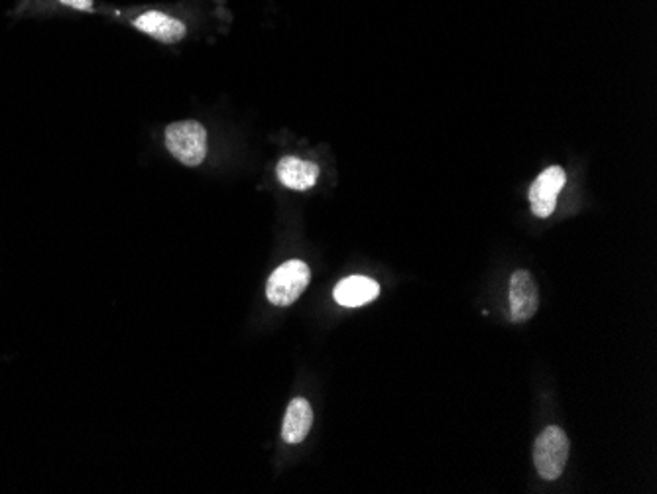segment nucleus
Here are the masks:
<instances>
[{"instance_id":"6","label":"nucleus","mask_w":657,"mask_h":494,"mask_svg":"<svg viewBox=\"0 0 657 494\" xmlns=\"http://www.w3.org/2000/svg\"><path fill=\"white\" fill-rule=\"evenodd\" d=\"M134 26L164 44L180 42L187 32L183 22H180L178 18L166 16L162 12H144L142 16L134 18Z\"/></svg>"},{"instance_id":"9","label":"nucleus","mask_w":657,"mask_h":494,"mask_svg":"<svg viewBox=\"0 0 657 494\" xmlns=\"http://www.w3.org/2000/svg\"><path fill=\"white\" fill-rule=\"evenodd\" d=\"M313 424V410L305 398H294L286 410V418L282 424V437L286 443L296 445L301 443Z\"/></svg>"},{"instance_id":"10","label":"nucleus","mask_w":657,"mask_h":494,"mask_svg":"<svg viewBox=\"0 0 657 494\" xmlns=\"http://www.w3.org/2000/svg\"><path fill=\"white\" fill-rule=\"evenodd\" d=\"M60 2L65 6L75 8V10H85V12L93 10V0H60Z\"/></svg>"},{"instance_id":"4","label":"nucleus","mask_w":657,"mask_h":494,"mask_svg":"<svg viewBox=\"0 0 657 494\" xmlns=\"http://www.w3.org/2000/svg\"><path fill=\"white\" fill-rule=\"evenodd\" d=\"M565 182H567V174L561 166H551L539 174L538 180L530 187V203L536 217L539 219L551 217Z\"/></svg>"},{"instance_id":"1","label":"nucleus","mask_w":657,"mask_h":494,"mask_svg":"<svg viewBox=\"0 0 657 494\" xmlns=\"http://www.w3.org/2000/svg\"><path fill=\"white\" fill-rule=\"evenodd\" d=\"M166 146L183 166H199L207 156V130L197 121H181L166 128Z\"/></svg>"},{"instance_id":"2","label":"nucleus","mask_w":657,"mask_h":494,"mask_svg":"<svg viewBox=\"0 0 657 494\" xmlns=\"http://www.w3.org/2000/svg\"><path fill=\"white\" fill-rule=\"evenodd\" d=\"M569 437L557 426H549L539 433L534 443V463L541 479L555 481L563 475L569 459Z\"/></svg>"},{"instance_id":"3","label":"nucleus","mask_w":657,"mask_h":494,"mask_svg":"<svg viewBox=\"0 0 657 494\" xmlns=\"http://www.w3.org/2000/svg\"><path fill=\"white\" fill-rule=\"evenodd\" d=\"M309 266L301 260H288L268 278L266 298L272 306H292L309 284Z\"/></svg>"},{"instance_id":"7","label":"nucleus","mask_w":657,"mask_h":494,"mask_svg":"<svg viewBox=\"0 0 657 494\" xmlns=\"http://www.w3.org/2000/svg\"><path fill=\"white\" fill-rule=\"evenodd\" d=\"M380 294L378 282L366 278V276H351L341 280L335 286V302L345 308H360L370 302H374Z\"/></svg>"},{"instance_id":"8","label":"nucleus","mask_w":657,"mask_h":494,"mask_svg":"<svg viewBox=\"0 0 657 494\" xmlns=\"http://www.w3.org/2000/svg\"><path fill=\"white\" fill-rule=\"evenodd\" d=\"M276 172H278V180L294 191L311 189L317 184V178H319L317 164L301 160V158H294V156L280 160Z\"/></svg>"},{"instance_id":"5","label":"nucleus","mask_w":657,"mask_h":494,"mask_svg":"<svg viewBox=\"0 0 657 494\" xmlns=\"http://www.w3.org/2000/svg\"><path fill=\"white\" fill-rule=\"evenodd\" d=\"M539 308L536 280L528 270H516L510 278V319L514 323L528 321Z\"/></svg>"}]
</instances>
